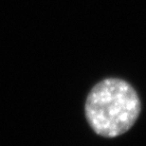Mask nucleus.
<instances>
[{
    "label": "nucleus",
    "mask_w": 146,
    "mask_h": 146,
    "mask_svg": "<svg viewBox=\"0 0 146 146\" xmlns=\"http://www.w3.org/2000/svg\"><path fill=\"white\" fill-rule=\"evenodd\" d=\"M84 111L92 130L99 136L111 139L126 133L135 124L141 103L129 83L119 78H107L90 90Z\"/></svg>",
    "instance_id": "obj_1"
}]
</instances>
